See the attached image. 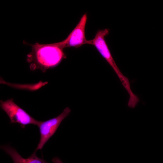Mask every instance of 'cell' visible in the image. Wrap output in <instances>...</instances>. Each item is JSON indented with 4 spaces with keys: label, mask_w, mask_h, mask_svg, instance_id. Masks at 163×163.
I'll list each match as a JSON object with an SVG mask.
<instances>
[{
    "label": "cell",
    "mask_w": 163,
    "mask_h": 163,
    "mask_svg": "<svg viewBox=\"0 0 163 163\" xmlns=\"http://www.w3.org/2000/svg\"><path fill=\"white\" fill-rule=\"evenodd\" d=\"M29 44L31 50L27 55V60L32 71L40 69L45 72L57 66L66 57L63 49L54 43Z\"/></svg>",
    "instance_id": "1"
},
{
    "label": "cell",
    "mask_w": 163,
    "mask_h": 163,
    "mask_svg": "<svg viewBox=\"0 0 163 163\" xmlns=\"http://www.w3.org/2000/svg\"><path fill=\"white\" fill-rule=\"evenodd\" d=\"M109 30L108 29L98 30L93 39L87 40V44L93 45L95 47L113 69L128 94L129 100H134L136 98L137 96L131 89L129 80L122 74L118 68L105 40V37L109 34Z\"/></svg>",
    "instance_id": "2"
},
{
    "label": "cell",
    "mask_w": 163,
    "mask_h": 163,
    "mask_svg": "<svg viewBox=\"0 0 163 163\" xmlns=\"http://www.w3.org/2000/svg\"><path fill=\"white\" fill-rule=\"evenodd\" d=\"M0 107L9 117L11 123H18L22 128L28 124L37 126L40 122L16 104L12 98L5 101H0Z\"/></svg>",
    "instance_id": "3"
},
{
    "label": "cell",
    "mask_w": 163,
    "mask_h": 163,
    "mask_svg": "<svg viewBox=\"0 0 163 163\" xmlns=\"http://www.w3.org/2000/svg\"><path fill=\"white\" fill-rule=\"evenodd\" d=\"M71 110L66 108L58 116L44 121H40L37 126L39 127L40 139L35 151L41 149L44 145L54 135L62 121L69 114Z\"/></svg>",
    "instance_id": "4"
},
{
    "label": "cell",
    "mask_w": 163,
    "mask_h": 163,
    "mask_svg": "<svg viewBox=\"0 0 163 163\" xmlns=\"http://www.w3.org/2000/svg\"><path fill=\"white\" fill-rule=\"evenodd\" d=\"M87 19V14L85 13L66 38L54 44L62 49L69 47L78 48L87 44V40L85 37V30Z\"/></svg>",
    "instance_id": "5"
},
{
    "label": "cell",
    "mask_w": 163,
    "mask_h": 163,
    "mask_svg": "<svg viewBox=\"0 0 163 163\" xmlns=\"http://www.w3.org/2000/svg\"><path fill=\"white\" fill-rule=\"evenodd\" d=\"M1 148L10 156L14 163H49L37 156L35 151L29 157L25 158L22 157L14 148L10 145H2Z\"/></svg>",
    "instance_id": "6"
},
{
    "label": "cell",
    "mask_w": 163,
    "mask_h": 163,
    "mask_svg": "<svg viewBox=\"0 0 163 163\" xmlns=\"http://www.w3.org/2000/svg\"><path fill=\"white\" fill-rule=\"evenodd\" d=\"M53 163H63L61 160L58 157L53 158L52 159Z\"/></svg>",
    "instance_id": "7"
}]
</instances>
